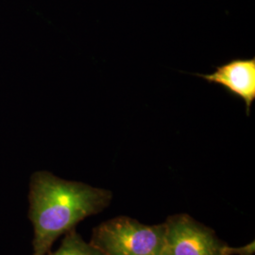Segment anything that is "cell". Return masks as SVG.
Segmentation results:
<instances>
[{
	"mask_svg": "<svg viewBox=\"0 0 255 255\" xmlns=\"http://www.w3.org/2000/svg\"><path fill=\"white\" fill-rule=\"evenodd\" d=\"M46 255H103L100 250L86 242L75 229L65 234L58 250Z\"/></svg>",
	"mask_w": 255,
	"mask_h": 255,
	"instance_id": "5b68a950",
	"label": "cell"
},
{
	"mask_svg": "<svg viewBox=\"0 0 255 255\" xmlns=\"http://www.w3.org/2000/svg\"><path fill=\"white\" fill-rule=\"evenodd\" d=\"M164 235V223L146 225L128 217H118L94 229L90 243L103 255H161Z\"/></svg>",
	"mask_w": 255,
	"mask_h": 255,
	"instance_id": "7a4b0ae2",
	"label": "cell"
},
{
	"mask_svg": "<svg viewBox=\"0 0 255 255\" xmlns=\"http://www.w3.org/2000/svg\"><path fill=\"white\" fill-rule=\"evenodd\" d=\"M164 227V245L161 255H225L226 244L215 231L187 214L169 217Z\"/></svg>",
	"mask_w": 255,
	"mask_h": 255,
	"instance_id": "3957f363",
	"label": "cell"
},
{
	"mask_svg": "<svg viewBox=\"0 0 255 255\" xmlns=\"http://www.w3.org/2000/svg\"><path fill=\"white\" fill-rule=\"evenodd\" d=\"M112 192L41 171L33 175L28 217L33 226L32 255H46L55 241L85 219L109 206Z\"/></svg>",
	"mask_w": 255,
	"mask_h": 255,
	"instance_id": "6da1fadb",
	"label": "cell"
},
{
	"mask_svg": "<svg viewBox=\"0 0 255 255\" xmlns=\"http://www.w3.org/2000/svg\"><path fill=\"white\" fill-rule=\"evenodd\" d=\"M255 253V242L253 241L245 246L233 248L226 245L225 255H254Z\"/></svg>",
	"mask_w": 255,
	"mask_h": 255,
	"instance_id": "8992f818",
	"label": "cell"
},
{
	"mask_svg": "<svg viewBox=\"0 0 255 255\" xmlns=\"http://www.w3.org/2000/svg\"><path fill=\"white\" fill-rule=\"evenodd\" d=\"M209 83L221 85L229 94L245 102L249 117L255 101V58L234 59L210 74H197Z\"/></svg>",
	"mask_w": 255,
	"mask_h": 255,
	"instance_id": "277c9868",
	"label": "cell"
}]
</instances>
